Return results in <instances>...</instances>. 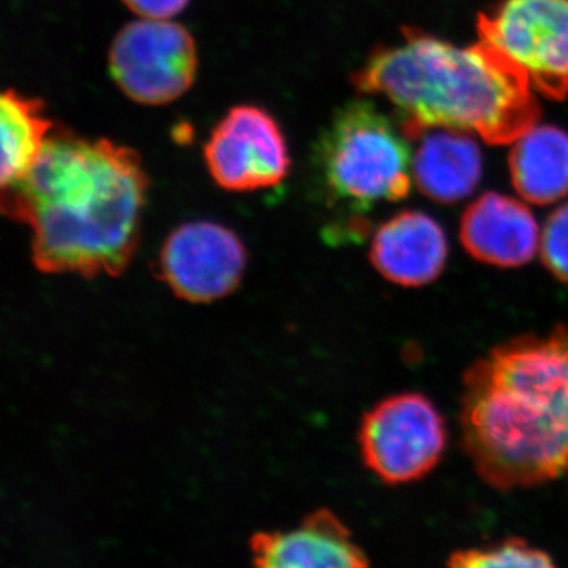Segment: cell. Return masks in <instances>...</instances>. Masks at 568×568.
I'll list each match as a JSON object with an SVG mask.
<instances>
[{"instance_id":"cell-12","label":"cell","mask_w":568,"mask_h":568,"mask_svg":"<svg viewBox=\"0 0 568 568\" xmlns=\"http://www.w3.org/2000/svg\"><path fill=\"white\" fill-rule=\"evenodd\" d=\"M417 141L413 175L417 189L439 204H455L477 189L484 170L481 151L467 132L429 126L407 134Z\"/></svg>"},{"instance_id":"cell-6","label":"cell","mask_w":568,"mask_h":568,"mask_svg":"<svg viewBox=\"0 0 568 568\" xmlns=\"http://www.w3.org/2000/svg\"><path fill=\"white\" fill-rule=\"evenodd\" d=\"M192 33L173 20L136 21L112 40L108 67L115 85L134 103L163 106L192 89L197 74Z\"/></svg>"},{"instance_id":"cell-15","label":"cell","mask_w":568,"mask_h":568,"mask_svg":"<svg viewBox=\"0 0 568 568\" xmlns=\"http://www.w3.org/2000/svg\"><path fill=\"white\" fill-rule=\"evenodd\" d=\"M54 123L44 112L39 99L9 89L0 99L2 130V186L21 181L43 152Z\"/></svg>"},{"instance_id":"cell-17","label":"cell","mask_w":568,"mask_h":568,"mask_svg":"<svg viewBox=\"0 0 568 568\" xmlns=\"http://www.w3.org/2000/svg\"><path fill=\"white\" fill-rule=\"evenodd\" d=\"M541 261L560 282L568 283V203L551 213L540 241Z\"/></svg>"},{"instance_id":"cell-13","label":"cell","mask_w":568,"mask_h":568,"mask_svg":"<svg viewBox=\"0 0 568 568\" xmlns=\"http://www.w3.org/2000/svg\"><path fill=\"white\" fill-rule=\"evenodd\" d=\"M256 562L275 568H358L368 566L349 529L327 510L301 526L254 540Z\"/></svg>"},{"instance_id":"cell-16","label":"cell","mask_w":568,"mask_h":568,"mask_svg":"<svg viewBox=\"0 0 568 568\" xmlns=\"http://www.w3.org/2000/svg\"><path fill=\"white\" fill-rule=\"evenodd\" d=\"M447 566L457 568L484 567H555V560L544 549L530 547L519 537L506 538L489 547L458 549L447 559Z\"/></svg>"},{"instance_id":"cell-2","label":"cell","mask_w":568,"mask_h":568,"mask_svg":"<svg viewBox=\"0 0 568 568\" xmlns=\"http://www.w3.org/2000/svg\"><path fill=\"white\" fill-rule=\"evenodd\" d=\"M462 446L499 491L568 480V324L515 336L463 376Z\"/></svg>"},{"instance_id":"cell-5","label":"cell","mask_w":568,"mask_h":568,"mask_svg":"<svg viewBox=\"0 0 568 568\" xmlns=\"http://www.w3.org/2000/svg\"><path fill=\"white\" fill-rule=\"evenodd\" d=\"M362 458L384 484L407 485L436 469L446 454V418L428 396H387L366 413L358 432Z\"/></svg>"},{"instance_id":"cell-4","label":"cell","mask_w":568,"mask_h":568,"mask_svg":"<svg viewBox=\"0 0 568 568\" xmlns=\"http://www.w3.org/2000/svg\"><path fill=\"white\" fill-rule=\"evenodd\" d=\"M315 166L328 196L358 211L405 200L414 181L405 130L366 100L332 118L317 140Z\"/></svg>"},{"instance_id":"cell-7","label":"cell","mask_w":568,"mask_h":568,"mask_svg":"<svg viewBox=\"0 0 568 568\" xmlns=\"http://www.w3.org/2000/svg\"><path fill=\"white\" fill-rule=\"evenodd\" d=\"M480 39L495 44L551 100L568 97V0H500L478 14Z\"/></svg>"},{"instance_id":"cell-9","label":"cell","mask_w":568,"mask_h":568,"mask_svg":"<svg viewBox=\"0 0 568 568\" xmlns=\"http://www.w3.org/2000/svg\"><path fill=\"white\" fill-rule=\"evenodd\" d=\"M245 246L230 227L189 222L164 241L160 268L171 290L186 301L211 302L230 294L241 282Z\"/></svg>"},{"instance_id":"cell-3","label":"cell","mask_w":568,"mask_h":568,"mask_svg":"<svg viewBox=\"0 0 568 568\" xmlns=\"http://www.w3.org/2000/svg\"><path fill=\"white\" fill-rule=\"evenodd\" d=\"M353 84L394 104L406 136L443 126L500 145L517 141L540 118L526 71L484 39L457 47L405 28L399 43L368 55Z\"/></svg>"},{"instance_id":"cell-11","label":"cell","mask_w":568,"mask_h":568,"mask_svg":"<svg viewBox=\"0 0 568 568\" xmlns=\"http://www.w3.org/2000/svg\"><path fill=\"white\" fill-rule=\"evenodd\" d=\"M446 231L424 212L396 213L377 227L369 261L387 282L420 287L436 282L446 268Z\"/></svg>"},{"instance_id":"cell-8","label":"cell","mask_w":568,"mask_h":568,"mask_svg":"<svg viewBox=\"0 0 568 568\" xmlns=\"http://www.w3.org/2000/svg\"><path fill=\"white\" fill-rule=\"evenodd\" d=\"M204 162L226 192H257L280 185L290 174L291 156L278 122L253 104L231 108L204 145Z\"/></svg>"},{"instance_id":"cell-18","label":"cell","mask_w":568,"mask_h":568,"mask_svg":"<svg viewBox=\"0 0 568 568\" xmlns=\"http://www.w3.org/2000/svg\"><path fill=\"white\" fill-rule=\"evenodd\" d=\"M126 9L149 20H173L189 6L190 0H122Z\"/></svg>"},{"instance_id":"cell-1","label":"cell","mask_w":568,"mask_h":568,"mask_svg":"<svg viewBox=\"0 0 568 568\" xmlns=\"http://www.w3.org/2000/svg\"><path fill=\"white\" fill-rule=\"evenodd\" d=\"M148 192L140 153L54 129L31 171L2 186V205L31 227L43 271L112 274L138 244Z\"/></svg>"},{"instance_id":"cell-10","label":"cell","mask_w":568,"mask_h":568,"mask_svg":"<svg viewBox=\"0 0 568 568\" xmlns=\"http://www.w3.org/2000/svg\"><path fill=\"white\" fill-rule=\"evenodd\" d=\"M459 239L470 256L500 268L523 267L536 256L540 233L528 205L506 194H481L466 209Z\"/></svg>"},{"instance_id":"cell-14","label":"cell","mask_w":568,"mask_h":568,"mask_svg":"<svg viewBox=\"0 0 568 568\" xmlns=\"http://www.w3.org/2000/svg\"><path fill=\"white\" fill-rule=\"evenodd\" d=\"M511 183L530 204L558 203L568 194V133L559 126L536 125L515 141Z\"/></svg>"}]
</instances>
